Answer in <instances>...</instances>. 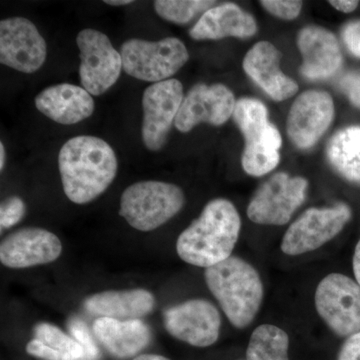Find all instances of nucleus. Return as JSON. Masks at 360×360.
Returning <instances> with one entry per match:
<instances>
[{
	"label": "nucleus",
	"instance_id": "aec40b11",
	"mask_svg": "<svg viewBox=\"0 0 360 360\" xmlns=\"http://www.w3.org/2000/svg\"><path fill=\"white\" fill-rule=\"evenodd\" d=\"M257 32V25L251 14L238 4H224L212 7L202 14L189 32L195 40H219L225 37L250 39Z\"/></svg>",
	"mask_w": 360,
	"mask_h": 360
},
{
	"label": "nucleus",
	"instance_id": "4be33fe9",
	"mask_svg": "<svg viewBox=\"0 0 360 360\" xmlns=\"http://www.w3.org/2000/svg\"><path fill=\"white\" fill-rule=\"evenodd\" d=\"M155 304V296L141 288L103 291L89 296L84 302L89 314L122 321L141 319L153 311Z\"/></svg>",
	"mask_w": 360,
	"mask_h": 360
},
{
	"label": "nucleus",
	"instance_id": "39448f33",
	"mask_svg": "<svg viewBox=\"0 0 360 360\" xmlns=\"http://www.w3.org/2000/svg\"><path fill=\"white\" fill-rule=\"evenodd\" d=\"M184 202V191L175 184L136 182L122 193L120 215L137 231H151L175 217Z\"/></svg>",
	"mask_w": 360,
	"mask_h": 360
},
{
	"label": "nucleus",
	"instance_id": "b1692460",
	"mask_svg": "<svg viewBox=\"0 0 360 360\" xmlns=\"http://www.w3.org/2000/svg\"><path fill=\"white\" fill-rule=\"evenodd\" d=\"M290 338L283 329L272 324L258 326L251 335L246 360H290Z\"/></svg>",
	"mask_w": 360,
	"mask_h": 360
},
{
	"label": "nucleus",
	"instance_id": "393cba45",
	"mask_svg": "<svg viewBox=\"0 0 360 360\" xmlns=\"http://www.w3.org/2000/svg\"><path fill=\"white\" fill-rule=\"evenodd\" d=\"M34 335V340L63 354L68 360H85V352L82 345L53 324L46 322L37 324Z\"/></svg>",
	"mask_w": 360,
	"mask_h": 360
},
{
	"label": "nucleus",
	"instance_id": "412c9836",
	"mask_svg": "<svg viewBox=\"0 0 360 360\" xmlns=\"http://www.w3.org/2000/svg\"><path fill=\"white\" fill-rule=\"evenodd\" d=\"M96 340L116 359H129L144 349L151 340L150 329L141 321L99 317L94 323Z\"/></svg>",
	"mask_w": 360,
	"mask_h": 360
},
{
	"label": "nucleus",
	"instance_id": "a211bd4d",
	"mask_svg": "<svg viewBox=\"0 0 360 360\" xmlns=\"http://www.w3.org/2000/svg\"><path fill=\"white\" fill-rule=\"evenodd\" d=\"M281 53L274 44L257 42L243 59V70L274 101L290 98L298 91V84L281 70Z\"/></svg>",
	"mask_w": 360,
	"mask_h": 360
},
{
	"label": "nucleus",
	"instance_id": "2f4dec72",
	"mask_svg": "<svg viewBox=\"0 0 360 360\" xmlns=\"http://www.w3.org/2000/svg\"><path fill=\"white\" fill-rule=\"evenodd\" d=\"M26 352L28 354L37 359L44 360H68L63 354L54 352L53 349L46 347L44 343L37 340H33L26 345Z\"/></svg>",
	"mask_w": 360,
	"mask_h": 360
},
{
	"label": "nucleus",
	"instance_id": "c756f323",
	"mask_svg": "<svg viewBox=\"0 0 360 360\" xmlns=\"http://www.w3.org/2000/svg\"><path fill=\"white\" fill-rule=\"evenodd\" d=\"M343 42L347 45L350 53L360 58V20L350 21L343 27Z\"/></svg>",
	"mask_w": 360,
	"mask_h": 360
},
{
	"label": "nucleus",
	"instance_id": "473e14b6",
	"mask_svg": "<svg viewBox=\"0 0 360 360\" xmlns=\"http://www.w3.org/2000/svg\"><path fill=\"white\" fill-rule=\"evenodd\" d=\"M338 360H360V333L347 338L340 348Z\"/></svg>",
	"mask_w": 360,
	"mask_h": 360
},
{
	"label": "nucleus",
	"instance_id": "7c9ffc66",
	"mask_svg": "<svg viewBox=\"0 0 360 360\" xmlns=\"http://www.w3.org/2000/svg\"><path fill=\"white\" fill-rule=\"evenodd\" d=\"M340 86L352 103L360 110V72L347 73L341 78Z\"/></svg>",
	"mask_w": 360,
	"mask_h": 360
},
{
	"label": "nucleus",
	"instance_id": "423d86ee",
	"mask_svg": "<svg viewBox=\"0 0 360 360\" xmlns=\"http://www.w3.org/2000/svg\"><path fill=\"white\" fill-rule=\"evenodd\" d=\"M120 54L127 75L153 84L170 79L189 58L186 45L176 37L160 41L129 39L122 44Z\"/></svg>",
	"mask_w": 360,
	"mask_h": 360
},
{
	"label": "nucleus",
	"instance_id": "2eb2a0df",
	"mask_svg": "<svg viewBox=\"0 0 360 360\" xmlns=\"http://www.w3.org/2000/svg\"><path fill=\"white\" fill-rule=\"evenodd\" d=\"M333 118L335 103L328 92H303L295 99L288 113V136L298 148H311L330 127Z\"/></svg>",
	"mask_w": 360,
	"mask_h": 360
},
{
	"label": "nucleus",
	"instance_id": "6ab92c4d",
	"mask_svg": "<svg viewBox=\"0 0 360 360\" xmlns=\"http://www.w3.org/2000/svg\"><path fill=\"white\" fill-rule=\"evenodd\" d=\"M37 110L59 124L84 122L94 111V98L82 86L70 84L52 85L35 97Z\"/></svg>",
	"mask_w": 360,
	"mask_h": 360
},
{
	"label": "nucleus",
	"instance_id": "dca6fc26",
	"mask_svg": "<svg viewBox=\"0 0 360 360\" xmlns=\"http://www.w3.org/2000/svg\"><path fill=\"white\" fill-rule=\"evenodd\" d=\"M63 251L58 236L46 229L28 227L9 234L0 245V260L9 269L51 264Z\"/></svg>",
	"mask_w": 360,
	"mask_h": 360
},
{
	"label": "nucleus",
	"instance_id": "f3484780",
	"mask_svg": "<svg viewBox=\"0 0 360 360\" xmlns=\"http://www.w3.org/2000/svg\"><path fill=\"white\" fill-rule=\"evenodd\" d=\"M297 45L303 63L300 73L310 80L326 79L342 65L340 42L333 32L321 26H307L298 33Z\"/></svg>",
	"mask_w": 360,
	"mask_h": 360
},
{
	"label": "nucleus",
	"instance_id": "a878e982",
	"mask_svg": "<svg viewBox=\"0 0 360 360\" xmlns=\"http://www.w3.org/2000/svg\"><path fill=\"white\" fill-rule=\"evenodd\" d=\"M214 4L207 0H158L155 2V9L163 20L186 25L198 14L212 8Z\"/></svg>",
	"mask_w": 360,
	"mask_h": 360
},
{
	"label": "nucleus",
	"instance_id": "4c0bfd02",
	"mask_svg": "<svg viewBox=\"0 0 360 360\" xmlns=\"http://www.w3.org/2000/svg\"><path fill=\"white\" fill-rule=\"evenodd\" d=\"M4 165H6V148L1 142L0 143V169H4Z\"/></svg>",
	"mask_w": 360,
	"mask_h": 360
},
{
	"label": "nucleus",
	"instance_id": "f03ea898",
	"mask_svg": "<svg viewBox=\"0 0 360 360\" xmlns=\"http://www.w3.org/2000/svg\"><path fill=\"white\" fill-rule=\"evenodd\" d=\"M240 229V217L231 201H210L200 217L180 234L177 255L186 264L212 267L231 257Z\"/></svg>",
	"mask_w": 360,
	"mask_h": 360
},
{
	"label": "nucleus",
	"instance_id": "c9c22d12",
	"mask_svg": "<svg viewBox=\"0 0 360 360\" xmlns=\"http://www.w3.org/2000/svg\"><path fill=\"white\" fill-rule=\"evenodd\" d=\"M134 360H169L167 357L158 354H141L135 357Z\"/></svg>",
	"mask_w": 360,
	"mask_h": 360
},
{
	"label": "nucleus",
	"instance_id": "1a4fd4ad",
	"mask_svg": "<svg viewBox=\"0 0 360 360\" xmlns=\"http://www.w3.org/2000/svg\"><path fill=\"white\" fill-rule=\"evenodd\" d=\"M352 217V208L347 203H338L331 207L309 208L285 232L281 250L285 255L295 257L317 250L335 238Z\"/></svg>",
	"mask_w": 360,
	"mask_h": 360
},
{
	"label": "nucleus",
	"instance_id": "0eeeda50",
	"mask_svg": "<svg viewBox=\"0 0 360 360\" xmlns=\"http://www.w3.org/2000/svg\"><path fill=\"white\" fill-rule=\"evenodd\" d=\"M315 307L335 335L349 338L360 333V285L350 277H324L315 291Z\"/></svg>",
	"mask_w": 360,
	"mask_h": 360
},
{
	"label": "nucleus",
	"instance_id": "5701e85b",
	"mask_svg": "<svg viewBox=\"0 0 360 360\" xmlns=\"http://www.w3.org/2000/svg\"><path fill=\"white\" fill-rule=\"evenodd\" d=\"M326 155L343 179L360 184L359 127H348L336 132L328 142Z\"/></svg>",
	"mask_w": 360,
	"mask_h": 360
},
{
	"label": "nucleus",
	"instance_id": "f257e3e1",
	"mask_svg": "<svg viewBox=\"0 0 360 360\" xmlns=\"http://www.w3.org/2000/svg\"><path fill=\"white\" fill-rule=\"evenodd\" d=\"M58 168L68 200L85 205L112 184L117 174V158L103 139L80 135L63 144L59 151Z\"/></svg>",
	"mask_w": 360,
	"mask_h": 360
},
{
	"label": "nucleus",
	"instance_id": "9b49d317",
	"mask_svg": "<svg viewBox=\"0 0 360 360\" xmlns=\"http://www.w3.org/2000/svg\"><path fill=\"white\" fill-rule=\"evenodd\" d=\"M184 98V86L174 78L149 85L144 90L141 136L149 150H160L167 143Z\"/></svg>",
	"mask_w": 360,
	"mask_h": 360
},
{
	"label": "nucleus",
	"instance_id": "bb28decb",
	"mask_svg": "<svg viewBox=\"0 0 360 360\" xmlns=\"http://www.w3.org/2000/svg\"><path fill=\"white\" fill-rule=\"evenodd\" d=\"M68 330H70L73 340L77 341L85 352V360H94L98 357V348L94 338L90 335L86 323L78 317H73L68 321Z\"/></svg>",
	"mask_w": 360,
	"mask_h": 360
},
{
	"label": "nucleus",
	"instance_id": "72a5a7b5",
	"mask_svg": "<svg viewBox=\"0 0 360 360\" xmlns=\"http://www.w3.org/2000/svg\"><path fill=\"white\" fill-rule=\"evenodd\" d=\"M335 8L338 11H342V13H349L354 11L359 6V1H352V0H340V1H329Z\"/></svg>",
	"mask_w": 360,
	"mask_h": 360
},
{
	"label": "nucleus",
	"instance_id": "c85d7f7f",
	"mask_svg": "<svg viewBox=\"0 0 360 360\" xmlns=\"http://www.w3.org/2000/svg\"><path fill=\"white\" fill-rule=\"evenodd\" d=\"M260 4L272 15L285 20H295L302 7V2L295 0H262Z\"/></svg>",
	"mask_w": 360,
	"mask_h": 360
},
{
	"label": "nucleus",
	"instance_id": "20e7f679",
	"mask_svg": "<svg viewBox=\"0 0 360 360\" xmlns=\"http://www.w3.org/2000/svg\"><path fill=\"white\" fill-rule=\"evenodd\" d=\"M232 117L245 137L241 163L246 174L258 177L272 172L281 160L283 139L269 122L266 106L255 98H240L236 101Z\"/></svg>",
	"mask_w": 360,
	"mask_h": 360
},
{
	"label": "nucleus",
	"instance_id": "f8f14e48",
	"mask_svg": "<svg viewBox=\"0 0 360 360\" xmlns=\"http://www.w3.org/2000/svg\"><path fill=\"white\" fill-rule=\"evenodd\" d=\"M163 322L167 333L176 340L206 347L219 340L221 317L212 303L193 300L168 309Z\"/></svg>",
	"mask_w": 360,
	"mask_h": 360
},
{
	"label": "nucleus",
	"instance_id": "7ed1b4c3",
	"mask_svg": "<svg viewBox=\"0 0 360 360\" xmlns=\"http://www.w3.org/2000/svg\"><path fill=\"white\" fill-rule=\"evenodd\" d=\"M205 276L232 326L245 328L255 321L264 300V285L252 265L231 257L206 269Z\"/></svg>",
	"mask_w": 360,
	"mask_h": 360
},
{
	"label": "nucleus",
	"instance_id": "f704fd0d",
	"mask_svg": "<svg viewBox=\"0 0 360 360\" xmlns=\"http://www.w3.org/2000/svg\"><path fill=\"white\" fill-rule=\"evenodd\" d=\"M354 272L357 283L360 285V239L355 248L354 255Z\"/></svg>",
	"mask_w": 360,
	"mask_h": 360
},
{
	"label": "nucleus",
	"instance_id": "9d476101",
	"mask_svg": "<svg viewBox=\"0 0 360 360\" xmlns=\"http://www.w3.org/2000/svg\"><path fill=\"white\" fill-rule=\"evenodd\" d=\"M80 51L79 77L82 87L91 96H101L116 84L122 73V58L108 37L86 28L78 33Z\"/></svg>",
	"mask_w": 360,
	"mask_h": 360
},
{
	"label": "nucleus",
	"instance_id": "6e6552de",
	"mask_svg": "<svg viewBox=\"0 0 360 360\" xmlns=\"http://www.w3.org/2000/svg\"><path fill=\"white\" fill-rule=\"evenodd\" d=\"M309 181L303 177H290L285 172L272 175L260 186L251 198L248 217L264 225H284L290 221L307 198Z\"/></svg>",
	"mask_w": 360,
	"mask_h": 360
},
{
	"label": "nucleus",
	"instance_id": "cd10ccee",
	"mask_svg": "<svg viewBox=\"0 0 360 360\" xmlns=\"http://www.w3.org/2000/svg\"><path fill=\"white\" fill-rule=\"evenodd\" d=\"M26 212V205L21 198L11 196L0 206V226L1 229H11L23 219Z\"/></svg>",
	"mask_w": 360,
	"mask_h": 360
},
{
	"label": "nucleus",
	"instance_id": "e433bc0d",
	"mask_svg": "<svg viewBox=\"0 0 360 360\" xmlns=\"http://www.w3.org/2000/svg\"><path fill=\"white\" fill-rule=\"evenodd\" d=\"M105 2L106 4H108V6H127V4H134V1H131V0H106Z\"/></svg>",
	"mask_w": 360,
	"mask_h": 360
},
{
	"label": "nucleus",
	"instance_id": "4468645a",
	"mask_svg": "<svg viewBox=\"0 0 360 360\" xmlns=\"http://www.w3.org/2000/svg\"><path fill=\"white\" fill-rule=\"evenodd\" d=\"M236 103L231 90L224 84L194 85L184 96L175 127L186 134L201 122L219 127L233 115Z\"/></svg>",
	"mask_w": 360,
	"mask_h": 360
},
{
	"label": "nucleus",
	"instance_id": "ddd939ff",
	"mask_svg": "<svg viewBox=\"0 0 360 360\" xmlns=\"http://www.w3.org/2000/svg\"><path fill=\"white\" fill-rule=\"evenodd\" d=\"M46 42L32 21L7 18L0 22V63L23 73H33L46 59Z\"/></svg>",
	"mask_w": 360,
	"mask_h": 360
}]
</instances>
